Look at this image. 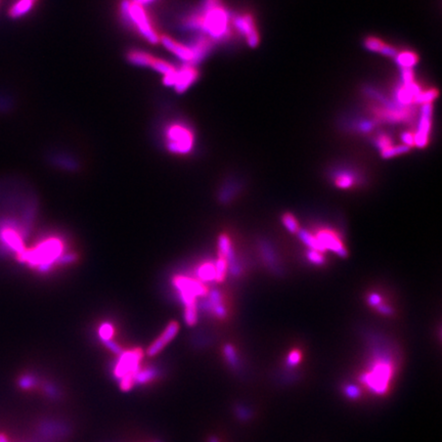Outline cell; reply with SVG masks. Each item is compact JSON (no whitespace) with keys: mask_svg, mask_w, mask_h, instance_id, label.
I'll list each match as a JSON object with an SVG mask.
<instances>
[{"mask_svg":"<svg viewBox=\"0 0 442 442\" xmlns=\"http://www.w3.org/2000/svg\"><path fill=\"white\" fill-rule=\"evenodd\" d=\"M231 18L221 0H203L201 9L189 16L184 25L191 31L209 37L214 42L230 35Z\"/></svg>","mask_w":442,"mask_h":442,"instance_id":"6da1fadb","label":"cell"},{"mask_svg":"<svg viewBox=\"0 0 442 442\" xmlns=\"http://www.w3.org/2000/svg\"><path fill=\"white\" fill-rule=\"evenodd\" d=\"M64 243L56 236H51L40 241L31 249H26L18 258L40 273H47L54 264H57L59 257L64 254Z\"/></svg>","mask_w":442,"mask_h":442,"instance_id":"7a4b0ae2","label":"cell"},{"mask_svg":"<svg viewBox=\"0 0 442 442\" xmlns=\"http://www.w3.org/2000/svg\"><path fill=\"white\" fill-rule=\"evenodd\" d=\"M120 13L123 20L133 27L146 41L151 44L160 42V35L145 7L134 3L133 0H123L120 5Z\"/></svg>","mask_w":442,"mask_h":442,"instance_id":"3957f363","label":"cell"},{"mask_svg":"<svg viewBox=\"0 0 442 442\" xmlns=\"http://www.w3.org/2000/svg\"><path fill=\"white\" fill-rule=\"evenodd\" d=\"M164 139L166 149L174 155H188L195 147V134L185 123L169 124L165 129Z\"/></svg>","mask_w":442,"mask_h":442,"instance_id":"277c9868","label":"cell"},{"mask_svg":"<svg viewBox=\"0 0 442 442\" xmlns=\"http://www.w3.org/2000/svg\"><path fill=\"white\" fill-rule=\"evenodd\" d=\"M114 367V375L120 380L123 390H129L134 385V378L141 369L143 351L141 349H131L122 351Z\"/></svg>","mask_w":442,"mask_h":442,"instance_id":"5b68a950","label":"cell"},{"mask_svg":"<svg viewBox=\"0 0 442 442\" xmlns=\"http://www.w3.org/2000/svg\"><path fill=\"white\" fill-rule=\"evenodd\" d=\"M393 376V365L391 360L380 357L373 361L370 369L361 378V381L375 393H384Z\"/></svg>","mask_w":442,"mask_h":442,"instance_id":"8992f818","label":"cell"},{"mask_svg":"<svg viewBox=\"0 0 442 442\" xmlns=\"http://www.w3.org/2000/svg\"><path fill=\"white\" fill-rule=\"evenodd\" d=\"M173 286L176 289L180 302L184 307L197 305L198 298L205 297L208 294L204 283L197 279L181 275L173 278Z\"/></svg>","mask_w":442,"mask_h":442,"instance_id":"52a82bcc","label":"cell"},{"mask_svg":"<svg viewBox=\"0 0 442 442\" xmlns=\"http://www.w3.org/2000/svg\"><path fill=\"white\" fill-rule=\"evenodd\" d=\"M160 42L168 51H170L174 56L180 59L184 65H197L196 54L193 48L189 46V44L178 42L177 40L167 35L160 36Z\"/></svg>","mask_w":442,"mask_h":442,"instance_id":"ba28073f","label":"cell"},{"mask_svg":"<svg viewBox=\"0 0 442 442\" xmlns=\"http://www.w3.org/2000/svg\"><path fill=\"white\" fill-rule=\"evenodd\" d=\"M231 24L235 27L239 34L243 35L251 47H255L259 43V34L255 26L254 18L250 14L234 16Z\"/></svg>","mask_w":442,"mask_h":442,"instance_id":"9c48e42d","label":"cell"},{"mask_svg":"<svg viewBox=\"0 0 442 442\" xmlns=\"http://www.w3.org/2000/svg\"><path fill=\"white\" fill-rule=\"evenodd\" d=\"M198 77L199 72L196 66L183 64L176 70L172 87L177 93H183L198 80Z\"/></svg>","mask_w":442,"mask_h":442,"instance_id":"30bf717a","label":"cell"},{"mask_svg":"<svg viewBox=\"0 0 442 442\" xmlns=\"http://www.w3.org/2000/svg\"><path fill=\"white\" fill-rule=\"evenodd\" d=\"M315 236L318 237L326 251H332L335 254L343 258L347 257L348 252L336 231L329 228H322L317 232Z\"/></svg>","mask_w":442,"mask_h":442,"instance_id":"8fae6325","label":"cell"},{"mask_svg":"<svg viewBox=\"0 0 442 442\" xmlns=\"http://www.w3.org/2000/svg\"><path fill=\"white\" fill-rule=\"evenodd\" d=\"M432 112L433 108L431 104L424 105L419 122L418 132L414 135V144L419 148H425L429 142V133L432 125Z\"/></svg>","mask_w":442,"mask_h":442,"instance_id":"7c38bea8","label":"cell"},{"mask_svg":"<svg viewBox=\"0 0 442 442\" xmlns=\"http://www.w3.org/2000/svg\"><path fill=\"white\" fill-rule=\"evenodd\" d=\"M178 332L179 325L176 322L169 323L161 335L147 349V354L151 357L159 354L176 337Z\"/></svg>","mask_w":442,"mask_h":442,"instance_id":"4fadbf2b","label":"cell"},{"mask_svg":"<svg viewBox=\"0 0 442 442\" xmlns=\"http://www.w3.org/2000/svg\"><path fill=\"white\" fill-rule=\"evenodd\" d=\"M155 58L154 55L147 51L143 50H130L127 54V59L131 65L137 67H143V68H150L153 59Z\"/></svg>","mask_w":442,"mask_h":442,"instance_id":"5bb4252c","label":"cell"},{"mask_svg":"<svg viewBox=\"0 0 442 442\" xmlns=\"http://www.w3.org/2000/svg\"><path fill=\"white\" fill-rule=\"evenodd\" d=\"M34 0H17L10 8L9 15L13 19H19L28 15L35 6Z\"/></svg>","mask_w":442,"mask_h":442,"instance_id":"9a60e30c","label":"cell"},{"mask_svg":"<svg viewBox=\"0 0 442 442\" xmlns=\"http://www.w3.org/2000/svg\"><path fill=\"white\" fill-rule=\"evenodd\" d=\"M297 233H298V236L301 240V242L304 245H306L307 247H309L310 250L319 251V252H321V253H325L326 252L325 248L323 247L321 242L318 240V237L315 236V234H312L305 229H299V231Z\"/></svg>","mask_w":442,"mask_h":442,"instance_id":"2e32d148","label":"cell"},{"mask_svg":"<svg viewBox=\"0 0 442 442\" xmlns=\"http://www.w3.org/2000/svg\"><path fill=\"white\" fill-rule=\"evenodd\" d=\"M150 68H152L155 72L161 74L162 77L167 76V75L175 72V70L177 69L173 64H171V62H169V61H167L165 59L156 57V56L153 59Z\"/></svg>","mask_w":442,"mask_h":442,"instance_id":"e0dca14e","label":"cell"},{"mask_svg":"<svg viewBox=\"0 0 442 442\" xmlns=\"http://www.w3.org/2000/svg\"><path fill=\"white\" fill-rule=\"evenodd\" d=\"M197 280L202 283L215 281V267L212 262H205L198 267Z\"/></svg>","mask_w":442,"mask_h":442,"instance_id":"ac0fdd59","label":"cell"},{"mask_svg":"<svg viewBox=\"0 0 442 442\" xmlns=\"http://www.w3.org/2000/svg\"><path fill=\"white\" fill-rule=\"evenodd\" d=\"M396 62L402 69H411L418 62V55L412 51H402L396 56Z\"/></svg>","mask_w":442,"mask_h":442,"instance_id":"d6986e66","label":"cell"},{"mask_svg":"<svg viewBox=\"0 0 442 442\" xmlns=\"http://www.w3.org/2000/svg\"><path fill=\"white\" fill-rule=\"evenodd\" d=\"M214 267H215V281L218 283L223 282L228 271V264L226 259L223 257H218V259L214 263Z\"/></svg>","mask_w":442,"mask_h":442,"instance_id":"ffe728a7","label":"cell"},{"mask_svg":"<svg viewBox=\"0 0 442 442\" xmlns=\"http://www.w3.org/2000/svg\"><path fill=\"white\" fill-rule=\"evenodd\" d=\"M183 319L187 326L189 327L195 326L198 322V306L192 305V306L184 307Z\"/></svg>","mask_w":442,"mask_h":442,"instance_id":"44dd1931","label":"cell"},{"mask_svg":"<svg viewBox=\"0 0 442 442\" xmlns=\"http://www.w3.org/2000/svg\"><path fill=\"white\" fill-rule=\"evenodd\" d=\"M355 182V177L347 172L339 173L335 178V184L340 188H349L353 186Z\"/></svg>","mask_w":442,"mask_h":442,"instance_id":"7402d4cb","label":"cell"},{"mask_svg":"<svg viewBox=\"0 0 442 442\" xmlns=\"http://www.w3.org/2000/svg\"><path fill=\"white\" fill-rule=\"evenodd\" d=\"M114 334H115L114 326L110 323H103L98 328V336L104 344L109 341H112Z\"/></svg>","mask_w":442,"mask_h":442,"instance_id":"603a6c76","label":"cell"},{"mask_svg":"<svg viewBox=\"0 0 442 442\" xmlns=\"http://www.w3.org/2000/svg\"><path fill=\"white\" fill-rule=\"evenodd\" d=\"M282 221L284 226L291 232V233H297L299 231V223L295 216H293L291 213H285L282 217Z\"/></svg>","mask_w":442,"mask_h":442,"instance_id":"cb8c5ba5","label":"cell"},{"mask_svg":"<svg viewBox=\"0 0 442 442\" xmlns=\"http://www.w3.org/2000/svg\"><path fill=\"white\" fill-rule=\"evenodd\" d=\"M438 95V91L436 89H430L427 91H421L414 99L415 103L418 104H431V101L436 98V96Z\"/></svg>","mask_w":442,"mask_h":442,"instance_id":"d4e9b609","label":"cell"},{"mask_svg":"<svg viewBox=\"0 0 442 442\" xmlns=\"http://www.w3.org/2000/svg\"><path fill=\"white\" fill-rule=\"evenodd\" d=\"M386 43H384L382 40L378 39L376 37H368L365 39L364 41V45L367 49L371 50V51H376V52H381L383 47L385 46Z\"/></svg>","mask_w":442,"mask_h":442,"instance_id":"484cf974","label":"cell"},{"mask_svg":"<svg viewBox=\"0 0 442 442\" xmlns=\"http://www.w3.org/2000/svg\"><path fill=\"white\" fill-rule=\"evenodd\" d=\"M307 258L312 264L315 265H323L326 262L324 253H321V252L314 250H309L307 252Z\"/></svg>","mask_w":442,"mask_h":442,"instance_id":"4316f807","label":"cell"},{"mask_svg":"<svg viewBox=\"0 0 442 442\" xmlns=\"http://www.w3.org/2000/svg\"><path fill=\"white\" fill-rule=\"evenodd\" d=\"M223 352H224V355H225L227 361L231 365H236L237 357H236V352H235V349L233 348V346H231L230 344L225 345L224 349H223Z\"/></svg>","mask_w":442,"mask_h":442,"instance_id":"83f0119b","label":"cell"},{"mask_svg":"<svg viewBox=\"0 0 442 442\" xmlns=\"http://www.w3.org/2000/svg\"><path fill=\"white\" fill-rule=\"evenodd\" d=\"M302 357V354L299 350H293L289 355H288V364L289 365H296L300 362Z\"/></svg>","mask_w":442,"mask_h":442,"instance_id":"f1b7e54d","label":"cell"},{"mask_svg":"<svg viewBox=\"0 0 442 442\" xmlns=\"http://www.w3.org/2000/svg\"><path fill=\"white\" fill-rule=\"evenodd\" d=\"M367 303L371 307H378L380 304H382V297L378 293H371L367 297Z\"/></svg>","mask_w":442,"mask_h":442,"instance_id":"f546056e","label":"cell"},{"mask_svg":"<svg viewBox=\"0 0 442 442\" xmlns=\"http://www.w3.org/2000/svg\"><path fill=\"white\" fill-rule=\"evenodd\" d=\"M376 308L378 309L379 312L382 313V314H384V315H391V314H393V309H392L389 305H386V304H380V305H379V306L376 307Z\"/></svg>","mask_w":442,"mask_h":442,"instance_id":"4dcf8cb0","label":"cell"},{"mask_svg":"<svg viewBox=\"0 0 442 442\" xmlns=\"http://www.w3.org/2000/svg\"><path fill=\"white\" fill-rule=\"evenodd\" d=\"M402 141L405 144V146L409 148H411L415 145L414 144V134L412 132H404L402 134Z\"/></svg>","mask_w":442,"mask_h":442,"instance_id":"1f68e13d","label":"cell"},{"mask_svg":"<svg viewBox=\"0 0 442 442\" xmlns=\"http://www.w3.org/2000/svg\"><path fill=\"white\" fill-rule=\"evenodd\" d=\"M133 2L139 4V5H141V6H143V7H146V6H149V5L153 4V3H155L156 0H133Z\"/></svg>","mask_w":442,"mask_h":442,"instance_id":"d6a6232c","label":"cell"},{"mask_svg":"<svg viewBox=\"0 0 442 442\" xmlns=\"http://www.w3.org/2000/svg\"><path fill=\"white\" fill-rule=\"evenodd\" d=\"M34 2H37V0H34Z\"/></svg>","mask_w":442,"mask_h":442,"instance_id":"836d02e7","label":"cell"}]
</instances>
